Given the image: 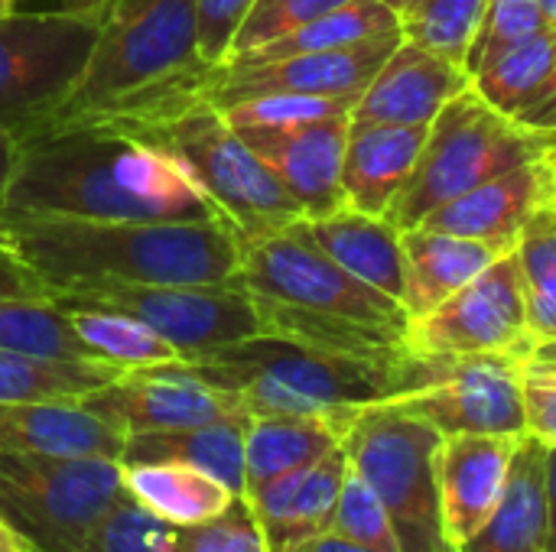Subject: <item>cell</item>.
<instances>
[{
  "label": "cell",
  "instance_id": "6da1fadb",
  "mask_svg": "<svg viewBox=\"0 0 556 552\" xmlns=\"http://www.w3.org/2000/svg\"><path fill=\"white\" fill-rule=\"evenodd\" d=\"M0 208L85 221H225L160 146L104 120H49L20 133Z\"/></svg>",
  "mask_w": 556,
  "mask_h": 552
},
{
  "label": "cell",
  "instance_id": "7a4b0ae2",
  "mask_svg": "<svg viewBox=\"0 0 556 552\" xmlns=\"http://www.w3.org/2000/svg\"><path fill=\"white\" fill-rule=\"evenodd\" d=\"M0 234L49 296L98 283H238L228 221H85L0 208Z\"/></svg>",
  "mask_w": 556,
  "mask_h": 552
},
{
  "label": "cell",
  "instance_id": "3957f363",
  "mask_svg": "<svg viewBox=\"0 0 556 552\" xmlns=\"http://www.w3.org/2000/svg\"><path fill=\"white\" fill-rule=\"evenodd\" d=\"M212 68L199 55L195 0H111L91 59L52 120L147 124L202 101Z\"/></svg>",
  "mask_w": 556,
  "mask_h": 552
},
{
  "label": "cell",
  "instance_id": "277c9868",
  "mask_svg": "<svg viewBox=\"0 0 556 552\" xmlns=\"http://www.w3.org/2000/svg\"><path fill=\"white\" fill-rule=\"evenodd\" d=\"M414 361V351L362 358L280 335H254L192 358L189 368L235 394L251 416H326L349 426L358 410L407 394Z\"/></svg>",
  "mask_w": 556,
  "mask_h": 552
},
{
  "label": "cell",
  "instance_id": "5b68a950",
  "mask_svg": "<svg viewBox=\"0 0 556 552\" xmlns=\"http://www.w3.org/2000/svg\"><path fill=\"white\" fill-rule=\"evenodd\" d=\"M124 130L160 146L179 169H186L238 238L283 231L303 218L296 198L208 98Z\"/></svg>",
  "mask_w": 556,
  "mask_h": 552
},
{
  "label": "cell",
  "instance_id": "8992f818",
  "mask_svg": "<svg viewBox=\"0 0 556 552\" xmlns=\"http://www.w3.org/2000/svg\"><path fill=\"white\" fill-rule=\"evenodd\" d=\"M547 153H554L547 133L521 127L476 88H466L433 117L420 163L384 218L397 231L420 228L427 215L456 195Z\"/></svg>",
  "mask_w": 556,
  "mask_h": 552
},
{
  "label": "cell",
  "instance_id": "52a82bcc",
  "mask_svg": "<svg viewBox=\"0 0 556 552\" xmlns=\"http://www.w3.org/2000/svg\"><path fill=\"white\" fill-rule=\"evenodd\" d=\"M440 446V429L394 403H371L358 410L345 429L342 449L349 465L384 504L401 552H456L443 527L437 478Z\"/></svg>",
  "mask_w": 556,
  "mask_h": 552
},
{
  "label": "cell",
  "instance_id": "ba28073f",
  "mask_svg": "<svg viewBox=\"0 0 556 552\" xmlns=\"http://www.w3.org/2000/svg\"><path fill=\"white\" fill-rule=\"evenodd\" d=\"M238 283L261 299L309 312L358 322L407 342L410 316L404 303L368 286L339 267L303 228V218L283 231L241 238Z\"/></svg>",
  "mask_w": 556,
  "mask_h": 552
},
{
  "label": "cell",
  "instance_id": "9c48e42d",
  "mask_svg": "<svg viewBox=\"0 0 556 552\" xmlns=\"http://www.w3.org/2000/svg\"><path fill=\"white\" fill-rule=\"evenodd\" d=\"M108 3L0 16V127L13 137L52 120L75 91Z\"/></svg>",
  "mask_w": 556,
  "mask_h": 552
},
{
  "label": "cell",
  "instance_id": "30bf717a",
  "mask_svg": "<svg viewBox=\"0 0 556 552\" xmlns=\"http://www.w3.org/2000/svg\"><path fill=\"white\" fill-rule=\"evenodd\" d=\"M124 495L117 459L0 452V517L36 552H78Z\"/></svg>",
  "mask_w": 556,
  "mask_h": 552
},
{
  "label": "cell",
  "instance_id": "8fae6325",
  "mask_svg": "<svg viewBox=\"0 0 556 552\" xmlns=\"http://www.w3.org/2000/svg\"><path fill=\"white\" fill-rule=\"evenodd\" d=\"M62 309H111L150 325L182 361L264 335L241 283H98L52 296Z\"/></svg>",
  "mask_w": 556,
  "mask_h": 552
},
{
  "label": "cell",
  "instance_id": "7c38bea8",
  "mask_svg": "<svg viewBox=\"0 0 556 552\" xmlns=\"http://www.w3.org/2000/svg\"><path fill=\"white\" fill-rule=\"evenodd\" d=\"M521 377L525 361L511 355H417L414 387L388 403L443 436H525Z\"/></svg>",
  "mask_w": 556,
  "mask_h": 552
},
{
  "label": "cell",
  "instance_id": "4fadbf2b",
  "mask_svg": "<svg viewBox=\"0 0 556 552\" xmlns=\"http://www.w3.org/2000/svg\"><path fill=\"white\" fill-rule=\"evenodd\" d=\"M534 345L515 251L495 257L443 306L410 319L407 329V348L417 355H511L528 361Z\"/></svg>",
  "mask_w": 556,
  "mask_h": 552
},
{
  "label": "cell",
  "instance_id": "5bb4252c",
  "mask_svg": "<svg viewBox=\"0 0 556 552\" xmlns=\"http://www.w3.org/2000/svg\"><path fill=\"white\" fill-rule=\"evenodd\" d=\"M81 403L124 436L179 433L248 413L235 394L205 381L189 361L121 371V377Z\"/></svg>",
  "mask_w": 556,
  "mask_h": 552
},
{
  "label": "cell",
  "instance_id": "9a60e30c",
  "mask_svg": "<svg viewBox=\"0 0 556 552\" xmlns=\"http://www.w3.org/2000/svg\"><path fill=\"white\" fill-rule=\"evenodd\" d=\"M404 42L401 29L362 39L355 46L303 52L270 62H225L208 75L205 98L215 107L257 98V94H319V98H345L368 88L388 55Z\"/></svg>",
  "mask_w": 556,
  "mask_h": 552
},
{
  "label": "cell",
  "instance_id": "2e32d148",
  "mask_svg": "<svg viewBox=\"0 0 556 552\" xmlns=\"http://www.w3.org/2000/svg\"><path fill=\"white\" fill-rule=\"evenodd\" d=\"M352 114L319 117L293 127H241L244 143L270 166L303 208V218H326L345 208L342 159Z\"/></svg>",
  "mask_w": 556,
  "mask_h": 552
},
{
  "label": "cell",
  "instance_id": "e0dca14e",
  "mask_svg": "<svg viewBox=\"0 0 556 552\" xmlns=\"http://www.w3.org/2000/svg\"><path fill=\"white\" fill-rule=\"evenodd\" d=\"M556 202V163L554 156H541L521 163L463 195L440 205L420 228L446 231L459 238L482 241L495 254L515 251L525 224Z\"/></svg>",
  "mask_w": 556,
  "mask_h": 552
},
{
  "label": "cell",
  "instance_id": "ac0fdd59",
  "mask_svg": "<svg viewBox=\"0 0 556 552\" xmlns=\"http://www.w3.org/2000/svg\"><path fill=\"white\" fill-rule=\"evenodd\" d=\"M472 88L463 62L404 39L352 107V124H433V117Z\"/></svg>",
  "mask_w": 556,
  "mask_h": 552
},
{
  "label": "cell",
  "instance_id": "d6986e66",
  "mask_svg": "<svg viewBox=\"0 0 556 552\" xmlns=\"http://www.w3.org/2000/svg\"><path fill=\"white\" fill-rule=\"evenodd\" d=\"M518 442L521 436H485V433L443 436L437 455V478H440L443 527L453 550L472 540L498 508Z\"/></svg>",
  "mask_w": 556,
  "mask_h": 552
},
{
  "label": "cell",
  "instance_id": "ffe728a7",
  "mask_svg": "<svg viewBox=\"0 0 556 552\" xmlns=\"http://www.w3.org/2000/svg\"><path fill=\"white\" fill-rule=\"evenodd\" d=\"M427 133V124H352L342 159L345 205L384 218L410 182Z\"/></svg>",
  "mask_w": 556,
  "mask_h": 552
},
{
  "label": "cell",
  "instance_id": "44dd1931",
  "mask_svg": "<svg viewBox=\"0 0 556 552\" xmlns=\"http://www.w3.org/2000/svg\"><path fill=\"white\" fill-rule=\"evenodd\" d=\"M127 436L85 403H0V452L117 459Z\"/></svg>",
  "mask_w": 556,
  "mask_h": 552
},
{
  "label": "cell",
  "instance_id": "7402d4cb",
  "mask_svg": "<svg viewBox=\"0 0 556 552\" xmlns=\"http://www.w3.org/2000/svg\"><path fill=\"white\" fill-rule=\"evenodd\" d=\"M303 228L352 277L404 303V238L388 218L345 205L326 218H303Z\"/></svg>",
  "mask_w": 556,
  "mask_h": 552
},
{
  "label": "cell",
  "instance_id": "603a6c76",
  "mask_svg": "<svg viewBox=\"0 0 556 552\" xmlns=\"http://www.w3.org/2000/svg\"><path fill=\"white\" fill-rule=\"evenodd\" d=\"M544 455L547 446L525 433L515 449L498 508L482 530L456 552H547Z\"/></svg>",
  "mask_w": 556,
  "mask_h": 552
},
{
  "label": "cell",
  "instance_id": "cb8c5ba5",
  "mask_svg": "<svg viewBox=\"0 0 556 552\" xmlns=\"http://www.w3.org/2000/svg\"><path fill=\"white\" fill-rule=\"evenodd\" d=\"M404 238V309L410 319H420L459 293L472 277H479L495 257L492 247L472 238L410 228Z\"/></svg>",
  "mask_w": 556,
  "mask_h": 552
},
{
  "label": "cell",
  "instance_id": "d4e9b609",
  "mask_svg": "<svg viewBox=\"0 0 556 552\" xmlns=\"http://www.w3.org/2000/svg\"><path fill=\"white\" fill-rule=\"evenodd\" d=\"M251 413L228 416L218 423L179 429V433H140L127 436L121 465L130 462H179L208 472L244 498V436Z\"/></svg>",
  "mask_w": 556,
  "mask_h": 552
},
{
  "label": "cell",
  "instance_id": "484cf974",
  "mask_svg": "<svg viewBox=\"0 0 556 552\" xmlns=\"http://www.w3.org/2000/svg\"><path fill=\"white\" fill-rule=\"evenodd\" d=\"M124 491L150 514L173 527H199L241 501L228 485L179 462H130L124 465Z\"/></svg>",
  "mask_w": 556,
  "mask_h": 552
},
{
  "label": "cell",
  "instance_id": "4316f807",
  "mask_svg": "<svg viewBox=\"0 0 556 552\" xmlns=\"http://www.w3.org/2000/svg\"><path fill=\"white\" fill-rule=\"evenodd\" d=\"M345 423L326 416H251L244 436V495L277 475L306 468L342 446Z\"/></svg>",
  "mask_w": 556,
  "mask_h": 552
},
{
  "label": "cell",
  "instance_id": "83f0119b",
  "mask_svg": "<svg viewBox=\"0 0 556 552\" xmlns=\"http://www.w3.org/2000/svg\"><path fill=\"white\" fill-rule=\"evenodd\" d=\"M121 377L108 361H62L0 348V403H81Z\"/></svg>",
  "mask_w": 556,
  "mask_h": 552
},
{
  "label": "cell",
  "instance_id": "f1b7e54d",
  "mask_svg": "<svg viewBox=\"0 0 556 552\" xmlns=\"http://www.w3.org/2000/svg\"><path fill=\"white\" fill-rule=\"evenodd\" d=\"M472 88L505 117H521L556 91V29H544L534 39L508 49L479 75Z\"/></svg>",
  "mask_w": 556,
  "mask_h": 552
},
{
  "label": "cell",
  "instance_id": "f546056e",
  "mask_svg": "<svg viewBox=\"0 0 556 552\" xmlns=\"http://www.w3.org/2000/svg\"><path fill=\"white\" fill-rule=\"evenodd\" d=\"M391 29H401V16L384 0H349L345 7L329 10V13L303 23L300 29H293L261 49L235 55L228 62H270V59H287V55H303V52H326V49L355 46L362 39H371V36H381Z\"/></svg>",
  "mask_w": 556,
  "mask_h": 552
},
{
  "label": "cell",
  "instance_id": "4dcf8cb0",
  "mask_svg": "<svg viewBox=\"0 0 556 552\" xmlns=\"http://www.w3.org/2000/svg\"><path fill=\"white\" fill-rule=\"evenodd\" d=\"M345 475H349V455L342 446L332 449L329 455H323L319 462H313L300 478V488L290 501L283 524L267 537V550L303 552L313 540L326 537L332 530V517H336V504H339Z\"/></svg>",
  "mask_w": 556,
  "mask_h": 552
},
{
  "label": "cell",
  "instance_id": "1f68e13d",
  "mask_svg": "<svg viewBox=\"0 0 556 552\" xmlns=\"http://www.w3.org/2000/svg\"><path fill=\"white\" fill-rule=\"evenodd\" d=\"M0 348L62 361H101L52 296L0 299Z\"/></svg>",
  "mask_w": 556,
  "mask_h": 552
},
{
  "label": "cell",
  "instance_id": "d6a6232c",
  "mask_svg": "<svg viewBox=\"0 0 556 552\" xmlns=\"http://www.w3.org/2000/svg\"><path fill=\"white\" fill-rule=\"evenodd\" d=\"M78 338L108 364L121 368V371H134V368H156V364H173L182 361V355L160 338L150 325L124 316V312H111V309H65Z\"/></svg>",
  "mask_w": 556,
  "mask_h": 552
},
{
  "label": "cell",
  "instance_id": "836d02e7",
  "mask_svg": "<svg viewBox=\"0 0 556 552\" xmlns=\"http://www.w3.org/2000/svg\"><path fill=\"white\" fill-rule=\"evenodd\" d=\"M528 325L538 342H556V202L544 205L515 244Z\"/></svg>",
  "mask_w": 556,
  "mask_h": 552
},
{
  "label": "cell",
  "instance_id": "e575fe53",
  "mask_svg": "<svg viewBox=\"0 0 556 552\" xmlns=\"http://www.w3.org/2000/svg\"><path fill=\"white\" fill-rule=\"evenodd\" d=\"M492 0H417L401 13L404 39L466 62L472 36Z\"/></svg>",
  "mask_w": 556,
  "mask_h": 552
},
{
  "label": "cell",
  "instance_id": "d590c367",
  "mask_svg": "<svg viewBox=\"0 0 556 552\" xmlns=\"http://www.w3.org/2000/svg\"><path fill=\"white\" fill-rule=\"evenodd\" d=\"M179 527L150 514L127 491L104 511L78 552H173Z\"/></svg>",
  "mask_w": 556,
  "mask_h": 552
},
{
  "label": "cell",
  "instance_id": "8d00e7d4",
  "mask_svg": "<svg viewBox=\"0 0 556 552\" xmlns=\"http://www.w3.org/2000/svg\"><path fill=\"white\" fill-rule=\"evenodd\" d=\"M544 29H547V16H544L541 0H492L472 36V46L463 65L469 68V75H479L498 55L534 39Z\"/></svg>",
  "mask_w": 556,
  "mask_h": 552
},
{
  "label": "cell",
  "instance_id": "74e56055",
  "mask_svg": "<svg viewBox=\"0 0 556 552\" xmlns=\"http://www.w3.org/2000/svg\"><path fill=\"white\" fill-rule=\"evenodd\" d=\"M329 534L362 547L365 552H401L394 524H391L384 504L378 501V495L368 488V482L352 465H349Z\"/></svg>",
  "mask_w": 556,
  "mask_h": 552
},
{
  "label": "cell",
  "instance_id": "f35d334b",
  "mask_svg": "<svg viewBox=\"0 0 556 552\" xmlns=\"http://www.w3.org/2000/svg\"><path fill=\"white\" fill-rule=\"evenodd\" d=\"M358 104L355 94L345 98H319V94H257L244 98L235 104L218 107L225 120L241 130V127H293L319 117H336V114H352Z\"/></svg>",
  "mask_w": 556,
  "mask_h": 552
},
{
  "label": "cell",
  "instance_id": "ab89813d",
  "mask_svg": "<svg viewBox=\"0 0 556 552\" xmlns=\"http://www.w3.org/2000/svg\"><path fill=\"white\" fill-rule=\"evenodd\" d=\"M349 0H254L248 20L241 23L235 46H231V59L244 55L251 49H261L293 29H300L303 23L345 7Z\"/></svg>",
  "mask_w": 556,
  "mask_h": 552
},
{
  "label": "cell",
  "instance_id": "60d3db41",
  "mask_svg": "<svg viewBox=\"0 0 556 552\" xmlns=\"http://www.w3.org/2000/svg\"><path fill=\"white\" fill-rule=\"evenodd\" d=\"M173 552H270L267 540L244 501H235L231 511L222 517L199 524V527H182L176 550Z\"/></svg>",
  "mask_w": 556,
  "mask_h": 552
},
{
  "label": "cell",
  "instance_id": "b9f144b4",
  "mask_svg": "<svg viewBox=\"0 0 556 552\" xmlns=\"http://www.w3.org/2000/svg\"><path fill=\"white\" fill-rule=\"evenodd\" d=\"M254 0H195V33L199 55L208 65H225L231 59L235 36L248 20Z\"/></svg>",
  "mask_w": 556,
  "mask_h": 552
},
{
  "label": "cell",
  "instance_id": "7bdbcfd3",
  "mask_svg": "<svg viewBox=\"0 0 556 552\" xmlns=\"http://www.w3.org/2000/svg\"><path fill=\"white\" fill-rule=\"evenodd\" d=\"M525 394V426L528 436L541 439L544 446L556 442V371L547 368H528L521 377Z\"/></svg>",
  "mask_w": 556,
  "mask_h": 552
},
{
  "label": "cell",
  "instance_id": "ee69618b",
  "mask_svg": "<svg viewBox=\"0 0 556 552\" xmlns=\"http://www.w3.org/2000/svg\"><path fill=\"white\" fill-rule=\"evenodd\" d=\"M49 290L0 234V299H42Z\"/></svg>",
  "mask_w": 556,
  "mask_h": 552
},
{
  "label": "cell",
  "instance_id": "f6af8a7d",
  "mask_svg": "<svg viewBox=\"0 0 556 552\" xmlns=\"http://www.w3.org/2000/svg\"><path fill=\"white\" fill-rule=\"evenodd\" d=\"M544 498H547V552H556V442L544 455Z\"/></svg>",
  "mask_w": 556,
  "mask_h": 552
},
{
  "label": "cell",
  "instance_id": "bcb514c9",
  "mask_svg": "<svg viewBox=\"0 0 556 552\" xmlns=\"http://www.w3.org/2000/svg\"><path fill=\"white\" fill-rule=\"evenodd\" d=\"M515 120H518L521 127H528V130L547 133L556 146V91L551 98H544L538 107H531V111H525L521 117H515Z\"/></svg>",
  "mask_w": 556,
  "mask_h": 552
},
{
  "label": "cell",
  "instance_id": "7dc6e473",
  "mask_svg": "<svg viewBox=\"0 0 556 552\" xmlns=\"http://www.w3.org/2000/svg\"><path fill=\"white\" fill-rule=\"evenodd\" d=\"M13 159H16V137L0 127V202H3V192H7L10 172H13Z\"/></svg>",
  "mask_w": 556,
  "mask_h": 552
},
{
  "label": "cell",
  "instance_id": "c3c4849f",
  "mask_svg": "<svg viewBox=\"0 0 556 552\" xmlns=\"http://www.w3.org/2000/svg\"><path fill=\"white\" fill-rule=\"evenodd\" d=\"M101 3H111V0H16L20 10H88Z\"/></svg>",
  "mask_w": 556,
  "mask_h": 552
},
{
  "label": "cell",
  "instance_id": "681fc988",
  "mask_svg": "<svg viewBox=\"0 0 556 552\" xmlns=\"http://www.w3.org/2000/svg\"><path fill=\"white\" fill-rule=\"evenodd\" d=\"M525 364H528V368H547V371H556V342H538Z\"/></svg>",
  "mask_w": 556,
  "mask_h": 552
},
{
  "label": "cell",
  "instance_id": "f907efd6",
  "mask_svg": "<svg viewBox=\"0 0 556 552\" xmlns=\"http://www.w3.org/2000/svg\"><path fill=\"white\" fill-rule=\"evenodd\" d=\"M303 552H365V550H362V547H355V543H349V540H342V537H336V534H326V537L313 540V543H309Z\"/></svg>",
  "mask_w": 556,
  "mask_h": 552
},
{
  "label": "cell",
  "instance_id": "816d5d0a",
  "mask_svg": "<svg viewBox=\"0 0 556 552\" xmlns=\"http://www.w3.org/2000/svg\"><path fill=\"white\" fill-rule=\"evenodd\" d=\"M0 552H36L29 540H23L3 517H0Z\"/></svg>",
  "mask_w": 556,
  "mask_h": 552
},
{
  "label": "cell",
  "instance_id": "f5cc1de1",
  "mask_svg": "<svg viewBox=\"0 0 556 552\" xmlns=\"http://www.w3.org/2000/svg\"><path fill=\"white\" fill-rule=\"evenodd\" d=\"M541 7H544L547 26H551V29H556V0H541Z\"/></svg>",
  "mask_w": 556,
  "mask_h": 552
},
{
  "label": "cell",
  "instance_id": "db71d44e",
  "mask_svg": "<svg viewBox=\"0 0 556 552\" xmlns=\"http://www.w3.org/2000/svg\"><path fill=\"white\" fill-rule=\"evenodd\" d=\"M384 3H388L391 10H397V16H401V13H404V10H407L410 3H417V0H384Z\"/></svg>",
  "mask_w": 556,
  "mask_h": 552
},
{
  "label": "cell",
  "instance_id": "11a10c76",
  "mask_svg": "<svg viewBox=\"0 0 556 552\" xmlns=\"http://www.w3.org/2000/svg\"><path fill=\"white\" fill-rule=\"evenodd\" d=\"M13 10H16V0H0V16H7Z\"/></svg>",
  "mask_w": 556,
  "mask_h": 552
},
{
  "label": "cell",
  "instance_id": "9f6ffc18",
  "mask_svg": "<svg viewBox=\"0 0 556 552\" xmlns=\"http://www.w3.org/2000/svg\"><path fill=\"white\" fill-rule=\"evenodd\" d=\"M551 156H554V159H556V146H554V153H551Z\"/></svg>",
  "mask_w": 556,
  "mask_h": 552
},
{
  "label": "cell",
  "instance_id": "6f0895ef",
  "mask_svg": "<svg viewBox=\"0 0 556 552\" xmlns=\"http://www.w3.org/2000/svg\"><path fill=\"white\" fill-rule=\"evenodd\" d=\"M554 163H556V159H554Z\"/></svg>",
  "mask_w": 556,
  "mask_h": 552
}]
</instances>
